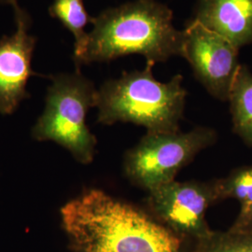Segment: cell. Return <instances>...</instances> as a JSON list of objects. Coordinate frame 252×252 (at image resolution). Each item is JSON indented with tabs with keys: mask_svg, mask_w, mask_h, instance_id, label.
Here are the masks:
<instances>
[{
	"mask_svg": "<svg viewBox=\"0 0 252 252\" xmlns=\"http://www.w3.org/2000/svg\"><path fill=\"white\" fill-rule=\"evenodd\" d=\"M60 215L72 252H185V242L147 210L101 189L84 190Z\"/></svg>",
	"mask_w": 252,
	"mask_h": 252,
	"instance_id": "cell-1",
	"label": "cell"
},
{
	"mask_svg": "<svg viewBox=\"0 0 252 252\" xmlns=\"http://www.w3.org/2000/svg\"><path fill=\"white\" fill-rule=\"evenodd\" d=\"M91 24L84 50L73 59L78 69L131 54L153 63L181 55L183 31L173 26L172 9L156 0H134L105 9Z\"/></svg>",
	"mask_w": 252,
	"mask_h": 252,
	"instance_id": "cell-2",
	"label": "cell"
},
{
	"mask_svg": "<svg viewBox=\"0 0 252 252\" xmlns=\"http://www.w3.org/2000/svg\"><path fill=\"white\" fill-rule=\"evenodd\" d=\"M155 63L147 62L143 70L124 72L105 81L97 90V121L111 126L118 122L143 126L147 133L180 131L187 91L178 74L168 82L155 80Z\"/></svg>",
	"mask_w": 252,
	"mask_h": 252,
	"instance_id": "cell-3",
	"label": "cell"
},
{
	"mask_svg": "<svg viewBox=\"0 0 252 252\" xmlns=\"http://www.w3.org/2000/svg\"><path fill=\"white\" fill-rule=\"evenodd\" d=\"M44 111L33 128L36 140H53L83 164L93 162L96 138L86 126V115L95 107L97 90L78 69L51 77Z\"/></svg>",
	"mask_w": 252,
	"mask_h": 252,
	"instance_id": "cell-4",
	"label": "cell"
},
{
	"mask_svg": "<svg viewBox=\"0 0 252 252\" xmlns=\"http://www.w3.org/2000/svg\"><path fill=\"white\" fill-rule=\"evenodd\" d=\"M217 138L215 130L203 126L186 133H147L126 153V176L134 185L151 191L174 181L179 171Z\"/></svg>",
	"mask_w": 252,
	"mask_h": 252,
	"instance_id": "cell-5",
	"label": "cell"
},
{
	"mask_svg": "<svg viewBox=\"0 0 252 252\" xmlns=\"http://www.w3.org/2000/svg\"><path fill=\"white\" fill-rule=\"evenodd\" d=\"M220 202L217 180L171 181L149 191L147 211L185 243L212 233L206 220L207 208Z\"/></svg>",
	"mask_w": 252,
	"mask_h": 252,
	"instance_id": "cell-6",
	"label": "cell"
},
{
	"mask_svg": "<svg viewBox=\"0 0 252 252\" xmlns=\"http://www.w3.org/2000/svg\"><path fill=\"white\" fill-rule=\"evenodd\" d=\"M183 31L181 55L190 64L194 77L217 99L228 101L240 66L238 48L192 19Z\"/></svg>",
	"mask_w": 252,
	"mask_h": 252,
	"instance_id": "cell-7",
	"label": "cell"
},
{
	"mask_svg": "<svg viewBox=\"0 0 252 252\" xmlns=\"http://www.w3.org/2000/svg\"><path fill=\"white\" fill-rule=\"evenodd\" d=\"M16 29L0 38V113L9 115L29 97L27 90L30 77L37 75L32 69L36 36L29 34L32 19L18 3L11 6Z\"/></svg>",
	"mask_w": 252,
	"mask_h": 252,
	"instance_id": "cell-8",
	"label": "cell"
},
{
	"mask_svg": "<svg viewBox=\"0 0 252 252\" xmlns=\"http://www.w3.org/2000/svg\"><path fill=\"white\" fill-rule=\"evenodd\" d=\"M193 19L238 49L252 43V0H198Z\"/></svg>",
	"mask_w": 252,
	"mask_h": 252,
	"instance_id": "cell-9",
	"label": "cell"
},
{
	"mask_svg": "<svg viewBox=\"0 0 252 252\" xmlns=\"http://www.w3.org/2000/svg\"><path fill=\"white\" fill-rule=\"evenodd\" d=\"M228 101L234 134L252 148V74L245 64L237 70Z\"/></svg>",
	"mask_w": 252,
	"mask_h": 252,
	"instance_id": "cell-10",
	"label": "cell"
},
{
	"mask_svg": "<svg viewBox=\"0 0 252 252\" xmlns=\"http://www.w3.org/2000/svg\"><path fill=\"white\" fill-rule=\"evenodd\" d=\"M49 14L59 20L63 27L72 33L75 39L73 59L79 57L84 50L88 37L85 27L92 20L83 0H54L49 8Z\"/></svg>",
	"mask_w": 252,
	"mask_h": 252,
	"instance_id": "cell-11",
	"label": "cell"
},
{
	"mask_svg": "<svg viewBox=\"0 0 252 252\" xmlns=\"http://www.w3.org/2000/svg\"><path fill=\"white\" fill-rule=\"evenodd\" d=\"M184 252H252V232H214L198 241L185 243Z\"/></svg>",
	"mask_w": 252,
	"mask_h": 252,
	"instance_id": "cell-12",
	"label": "cell"
},
{
	"mask_svg": "<svg viewBox=\"0 0 252 252\" xmlns=\"http://www.w3.org/2000/svg\"><path fill=\"white\" fill-rule=\"evenodd\" d=\"M220 201L233 198L240 204L239 214L252 208V165L234 169L223 179H218Z\"/></svg>",
	"mask_w": 252,
	"mask_h": 252,
	"instance_id": "cell-13",
	"label": "cell"
},
{
	"mask_svg": "<svg viewBox=\"0 0 252 252\" xmlns=\"http://www.w3.org/2000/svg\"><path fill=\"white\" fill-rule=\"evenodd\" d=\"M229 230L233 232H252V208L246 213L239 214Z\"/></svg>",
	"mask_w": 252,
	"mask_h": 252,
	"instance_id": "cell-14",
	"label": "cell"
},
{
	"mask_svg": "<svg viewBox=\"0 0 252 252\" xmlns=\"http://www.w3.org/2000/svg\"><path fill=\"white\" fill-rule=\"evenodd\" d=\"M0 3L2 4H9L10 6L18 3V0H0Z\"/></svg>",
	"mask_w": 252,
	"mask_h": 252,
	"instance_id": "cell-15",
	"label": "cell"
}]
</instances>
